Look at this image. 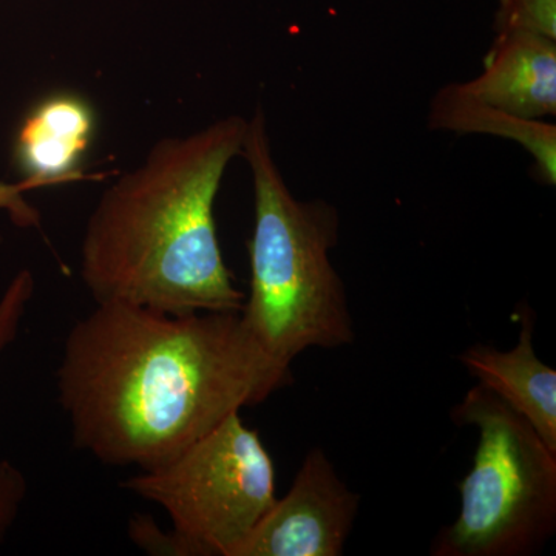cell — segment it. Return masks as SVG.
Instances as JSON below:
<instances>
[{
	"mask_svg": "<svg viewBox=\"0 0 556 556\" xmlns=\"http://www.w3.org/2000/svg\"><path fill=\"white\" fill-rule=\"evenodd\" d=\"M56 380L75 447L146 471L291 386L292 371L240 313L98 303L70 329Z\"/></svg>",
	"mask_w": 556,
	"mask_h": 556,
	"instance_id": "obj_1",
	"label": "cell"
},
{
	"mask_svg": "<svg viewBox=\"0 0 556 556\" xmlns=\"http://www.w3.org/2000/svg\"><path fill=\"white\" fill-rule=\"evenodd\" d=\"M248 119L160 139L104 190L80 247V277L98 303L167 314L240 313L247 295L219 248L215 200L243 152Z\"/></svg>",
	"mask_w": 556,
	"mask_h": 556,
	"instance_id": "obj_2",
	"label": "cell"
},
{
	"mask_svg": "<svg viewBox=\"0 0 556 556\" xmlns=\"http://www.w3.org/2000/svg\"><path fill=\"white\" fill-rule=\"evenodd\" d=\"M241 155L254 186L244 325L269 356L289 367L309 348L350 345L356 334L345 285L329 257L339 241L338 211L327 201L292 195L260 109L248 119Z\"/></svg>",
	"mask_w": 556,
	"mask_h": 556,
	"instance_id": "obj_3",
	"label": "cell"
},
{
	"mask_svg": "<svg viewBox=\"0 0 556 556\" xmlns=\"http://www.w3.org/2000/svg\"><path fill=\"white\" fill-rule=\"evenodd\" d=\"M121 486L169 515V532L150 518L131 521V540L153 555L236 556L277 500L273 459L240 412Z\"/></svg>",
	"mask_w": 556,
	"mask_h": 556,
	"instance_id": "obj_4",
	"label": "cell"
},
{
	"mask_svg": "<svg viewBox=\"0 0 556 556\" xmlns=\"http://www.w3.org/2000/svg\"><path fill=\"white\" fill-rule=\"evenodd\" d=\"M457 426L477 427L473 467L459 484L460 510L437 556L535 554L556 527V453L503 399L478 383L452 409Z\"/></svg>",
	"mask_w": 556,
	"mask_h": 556,
	"instance_id": "obj_5",
	"label": "cell"
},
{
	"mask_svg": "<svg viewBox=\"0 0 556 556\" xmlns=\"http://www.w3.org/2000/svg\"><path fill=\"white\" fill-rule=\"evenodd\" d=\"M358 503L324 450L313 448L287 495L276 500L236 556L342 555Z\"/></svg>",
	"mask_w": 556,
	"mask_h": 556,
	"instance_id": "obj_6",
	"label": "cell"
},
{
	"mask_svg": "<svg viewBox=\"0 0 556 556\" xmlns=\"http://www.w3.org/2000/svg\"><path fill=\"white\" fill-rule=\"evenodd\" d=\"M470 97L510 115H556V40L527 31L496 33L478 78L460 83Z\"/></svg>",
	"mask_w": 556,
	"mask_h": 556,
	"instance_id": "obj_7",
	"label": "cell"
},
{
	"mask_svg": "<svg viewBox=\"0 0 556 556\" xmlns=\"http://www.w3.org/2000/svg\"><path fill=\"white\" fill-rule=\"evenodd\" d=\"M532 334V313L525 309L517 346L500 351L478 343L459 358L481 386L525 417L556 453V371L538 358Z\"/></svg>",
	"mask_w": 556,
	"mask_h": 556,
	"instance_id": "obj_8",
	"label": "cell"
},
{
	"mask_svg": "<svg viewBox=\"0 0 556 556\" xmlns=\"http://www.w3.org/2000/svg\"><path fill=\"white\" fill-rule=\"evenodd\" d=\"M94 113L89 102L72 93L40 101L22 123L14 159L24 178L47 186L79 181L80 163L91 144Z\"/></svg>",
	"mask_w": 556,
	"mask_h": 556,
	"instance_id": "obj_9",
	"label": "cell"
},
{
	"mask_svg": "<svg viewBox=\"0 0 556 556\" xmlns=\"http://www.w3.org/2000/svg\"><path fill=\"white\" fill-rule=\"evenodd\" d=\"M431 130L485 134L517 141L532 155L535 177L547 186L556 182V127L543 119H526L470 97L460 84L437 91L428 109Z\"/></svg>",
	"mask_w": 556,
	"mask_h": 556,
	"instance_id": "obj_10",
	"label": "cell"
},
{
	"mask_svg": "<svg viewBox=\"0 0 556 556\" xmlns=\"http://www.w3.org/2000/svg\"><path fill=\"white\" fill-rule=\"evenodd\" d=\"M496 33L527 31L556 40V0H497Z\"/></svg>",
	"mask_w": 556,
	"mask_h": 556,
	"instance_id": "obj_11",
	"label": "cell"
},
{
	"mask_svg": "<svg viewBox=\"0 0 556 556\" xmlns=\"http://www.w3.org/2000/svg\"><path fill=\"white\" fill-rule=\"evenodd\" d=\"M35 292V277L31 270L22 269L10 281L0 298V354L16 340L25 309Z\"/></svg>",
	"mask_w": 556,
	"mask_h": 556,
	"instance_id": "obj_12",
	"label": "cell"
},
{
	"mask_svg": "<svg viewBox=\"0 0 556 556\" xmlns=\"http://www.w3.org/2000/svg\"><path fill=\"white\" fill-rule=\"evenodd\" d=\"M27 490V479L20 468L10 460H0V541L16 521Z\"/></svg>",
	"mask_w": 556,
	"mask_h": 556,
	"instance_id": "obj_13",
	"label": "cell"
},
{
	"mask_svg": "<svg viewBox=\"0 0 556 556\" xmlns=\"http://www.w3.org/2000/svg\"><path fill=\"white\" fill-rule=\"evenodd\" d=\"M40 188H49V186L33 178H22L17 182H0V208L9 211L14 225L21 228L39 226V212L25 201L24 193Z\"/></svg>",
	"mask_w": 556,
	"mask_h": 556,
	"instance_id": "obj_14",
	"label": "cell"
}]
</instances>
